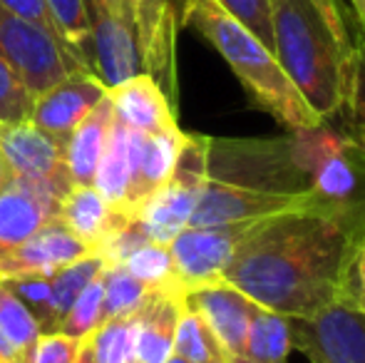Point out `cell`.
I'll return each instance as SVG.
<instances>
[{"mask_svg": "<svg viewBox=\"0 0 365 363\" xmlns=\"http://www.w3.org/2000/svg\"><path fill=\"white\" fill-rule=\"evenodd\" d=\"M365 232V212L318 204L266 217L224 269L221 281L291 319L343 301L351 252Z\"/></svg>", "mask_w": 365, "mask_h": 363, "instance_id": "1", "label": "cell"}, {"mask_svg": "<svg viewBox=\"0 0 365 363\" xmlns=\"http://www.w3.org/2000/svg\"><path fill=\"white\" fill-rule=\"evenodd\" d=\"M274 55L293 88L331 122L341 115L356 68V40L338 0H271Z\"/></svg>", "mask_w": 365, "mask_h": 363, "instance_id": "2", "label": "cell"}, {"mask_svg": "<svg viewBox=\"0 0 365 363\" xmlns=\"http://www.w3.org/2000/svg\"><path fill=\"white\" fill-rule=\"evenodd\" d=\"M182 25L194 28L217 50L244 85L249 100L259 110L269 112L281 127L303 132L323 122L298 95L276 55L249 28L231 18L217 0H184Z\"/></svg>", "mask_w": 365, "mask_h": 363, "instance_id": "3", "label": "cell"}, {"mask_svg": "<svg viewBox=\"0 0 365 363\" xmlns=\"http://www.w3.org/2000/svg\"><path fill=\"white\" fill-rule=\"evenodd\" d=\"M0 58L38 97L73 73L90 70L50 30L10 13L0 5ZM92 73V70H90Z\"/></svg>", "mask_w": 365, "mask_h": 363, "instance_id": "4", "label": "cell"}, {"mask_svg": "<svg viewBox=\"0 0 365 363\" xmlns=\"http://www.w3.org/2000/svg\"><path fill=\"white\" fill-rule=\"evenodd\" d=\"M207 150L209 137L187 135L172 177L137 212V222L145 229L149 242L169 244L182 229L189 227L207 180Z\"/></svg>", "mask_w": 365, "mask_h": 363, "instance_id": "5", "label": "cell"}, {"mask_svg": "<svg viewBox=\"0 0 365 363\" xmlns=\"http://www.w3.org/2000/svg\"><path fill=\"white\" fill-rule=\"evenodd\" d=\"M291 344L311 363H365V314L346 301L291 319Z\"/></svg>", "mask_w": 365, "mask_h": 363, "instance_id": "6", "label": "cell"}, {"mask_svg": "<svg viewBox=\"0 0 365 363\" xmlns=\"http://www.w3.org/2000/svg\"><path fill=\"white\" fill-rule=\"evenodd\" d=\"M259 222L219 224V227H187L169 242L174 267L184 289L192 291L199 286L221 281L224 269L231 264L246 239L259 229Z\"/></svg>", "mask_w": 365, "mask_h": 363, "instance_id": "7", "label": "cell"}, {"mask_svg": "<svg viewBox=\"0 0 365 363\" xmlns=\"http://www.w3.org/2000/svg\"><path fill=\"white\" fill-rule=\"evenodd\" d=\"M0 147L18 180L40 187L58 199V204L75 187L65 162V147L30 120L0 125Z\"/></svg>", "mask_w": 365, "mask_h": 363, "instance_id": "8", "label": "cell"}, {"mask_svg": "<svg viewBox=\"0 0 365 363\" xmlns=\"http://www.w3.org/2000/svg\"><path fill=\"white\" fill-rule=\"evenodd\" d=\"M184 0H132L145 73L177 107V33Z\"/></svg>", "mask_w": 365, "mask_h": 363, "instance_id": "9", "label": "cell"}, {"mask_svg": "<svg viewBox=\"0 0 365 363\" xmlns=\"http://www.w3.org/2000/svg\"><path fill=\"white\" fill-rule=\"evenodd\" d=\"M311 197H291V194H271L259 189H246L207 177L199 194V202L189 219V227H219L236 222H259L266 217L291 212V209L311 204Z\"/></svg>", "mask_w": 365, "mask_h": 363, "instance_id": "10", "label": "cell"}, {"mask_svg": "<svg viewBox=\"0 0 365 363\" xmlns=\"http://www.w3.org/2000/svg\"><path fill=\"white\" fill-rule=\"evenodd\" d=\"M87 8L92 30V73L107 85V90L145 73L135 23L112 13L105 0H87Z\"/></svg>", "mask_w": 365, "mask_h": 363, "instance_id": "11", "label": "cell"}, {"mask_svg": "<svg viewBox=\"0 0 365 363\" xmlns=\"http://www.w3.org/2000/svg\"><path fill=\"white\" fill-rule=\"evenodd\" d=\"M107 92H110L107 85L90 70L73 73L35 97L30 122L65 147L75 127L90 115V110Z\"/></svg>", "mask_w": 365, "mask_h": 363, "instance_id": "12", "label": "cell"}, {"mask_svg": "<svg viewBox=\"0 0 365 363\" xmlns=\"http://www.w3.org/2000/svg\"><path fill=\"white\" fill-rule=\"evenodd\" d=\"M184 304L207 321L231 361L244 356L249 324L259 309L254 299H249L244 291L226 284V281H214V284L187 291Z\"/></svg>", "mask_w": 365, "mask_h": 363, "instance_id": "13", "label": "cell"}, {"mask_svg": "<svg viewBox=\"0 0 365 363\" xmlns=\"http://www.w3.org/2000/svg\"><path fill=\"white\" fill-rule=\"evenodd\" d=\"M87 254L95 252L55 217L20 247L0 257V281L23 274H55Z\"/></svg>", "mask_w": 365, "mask_h": 363, "instance_id": "14", "label": "cell"}, {"mask_svg": "<svg viewBox=\"0 0 365 363\" xmlns=\"http://www.w3.org/2000/svg\"><path fill=\"white\" fill-rule=\"evenodd\" d=\"M55 217H58V199L35 184L15 177L8 189L0 192V257L20 247Z\"/></svg>", "mask_w": 365, "mask_h": 363, "instance_id": "15", "label": "cell"}, {"mask_svg": "<svg viewBox=\"0 0 365 363\" xmlns=\"http://www.w3.org/2000/svg\"><path fill=\"white\" fill-rule=\"evenodd\" d=\"M110 100L115 120L130 130L152 135L177 125V107L147 73L110 88Z\"/></svg>", "mask_w": 365, "mask_h": 363, "instance_id": "16", "label": "cell"}, {"mask_svg": "<svg viewBox=\"0 0 365 363\" xmlns=\"http://www.w3.org/2000/svg\"><path fill=\"white\" fill-rule=\"evenodd\" d=\"M142 135L125 127L122 122L115 120L110 132V140L102 152V160L97 165L95 182L92 187L117 209L130 217L132 214V184H135V170H137V155H140ZM137 219V217H135Z\"/></svg>", "mask_w": 365, "mask_h": 363, "instance_id": "17", "label": "cell"}, {"mask_svg": "<svg viewBox=\"0 0 365 363\" xmlns=\"http://www.w3.org/2000/svg\"><path fill=\"white\" fill-rule=\"evenodd\" d=\"M58 219L75 234L80 242H85L92 252H97L102 242L110 234L120 232L122 227L135 217L125 212H117L92 184H75L58 204Z\"/></svg>", "mask_w": 365, "mask_h": 363, "instance_id": "18", "label": "cell"}, {"mask_svg": "<svg viewBox=\"0 0 365 363\" xmlns=\"http://www.w3.org/2000/svg\"><path fill=\"white\" fill-rule=\"evenodd\" d=\"M184 142H187V132L179 130V125L167 127L162 132H152V135H142L135 184H132V214L135 217L142 209V204L172 177Z\"/></svg>", "mask_w": 365, "mask_h": 363, "instance_id": "19", "label": "cell"}, {"mask_svg": "<svg viewBox=\"0 0 365 363\" xmlns=\"http://www.w3.org/2000/svg\"><path fill=\"white\" fill-rule=\"evenodd\" d=\"M182 311L184 296L177 294H154L137 311L135 361L164 363L174 354V336Z\"/></svg>", "mask_w": 365, "mask_h": 363, "instance_id": "20", "label": "cell"}, {"mask_svg": "<svg viewBox=\"0 0 365 363\" xmlns=\"http://www.w3.org/2000/svg\"><path fill=\"white\" fill-rule=\"evenodd\" d=\"M112 125H115V112H112V100L107 92L92 107L90 115L75 127L68 145H65V162H68L70 177L75 184L95 182V172L107 147V140H110Z\"/></svg>", "mask_w": 365, "mask_h": 363, "instance_id": "21", "label": "cell"}, {"mask_svg": "<svg viewBox=\"0 0 365 363\" xmlns=\"http://www.w3.org/2000/svg\"><path fill=\"white\" fill-rule=\"evenodd\" d=\"M291 349V316L259 306L249 324L244 356L254 363H286Z\"/></svg>", "mask_w": 365, "mask_h": 363, "instance_id": "22", "label": "cell"}, {"mask_svg": "<svg viewBox=\"0 0 365 363\" xmlns=\"http://www.w3.org/2000/svg\"><path fill=\"white\" fill-rule=\"evenodd\" d=\"M122 267L135 276V279H140L149 291L187 296V289H184L182 279L177 274V267H174V257L169 252V244L147 242L135 254H130Z\"/></svg>", "mask_w": 365, "mask_h": 363, "instance_id": "23", "label": "cell"}, {"mask_svg": "<svg viewBox=\"0 0 365 363\" xmlns=\"http://www.w3.org/2000/svg\"><path fill=\"white\" fill-rule=\"evenodd\" d=\"M174 354L187 359L189 363H231L217 334L187 304H184V311L179 316L177 336H174Z\"/></svg>", "mask_w": 365, "mask_h": 363, "instance_id": "24", "label": "cell"}, {"mask_svg": "<svg viewBox=\"0 0 365 363\" xmlns=\"http://www.w3.org/2000/svg\"><path fill=\"white\" fill-rule=\"evenodd\" d=\"M105 269L97 254H87V257L77 259V262L68 264V267L58 269L53 274V304H50V334H55L60 326V321L65 319V314L70 311V306L75 304V299L80 296V291L95 279L97 274Z\"/></svg>", "mask_w": 365, "mask_h": 363, "instance_id": "25", "label": "cell"}, {"mask_svg": "<svg viewBox=\"0 0 365 363\" xmlns=\"http://www.w3.org/2000/svg\"><path fill=\"white\" fill-rule=\"evenodd\" d=\"M63 43L92 70V30L87 0H45Z\"/></svg>", "mask_w": 365, "mask_h": 363, "instance_id": "26", "label": "cell"}, {"mask_svg": "<svg viewBox=\"0 0 365 363\" xmlns=\"http://www.w3.org/2000/svg\"><path fill=\"white\" fill-rule=\"evenodd\" d=\"M102 319L137 314L142 306L152 299L157 291H149L140 279H135L125 267H105L102 269Z\"/></svg>", "mask_w": 365, "mask_h": 363, "instance_id": "27", "label": "cell"}, {"mask_svg": "<svg viewBox=\"0 0 365 363\" xmlns=\"http://www.w3.org/2000/svg\"><path fill=\"white\" fill-rule=\"evenodd\" d=\"M137 314L107 319L90 334L92 354L97 363H132L135 361Z\"/></svg>", "mask_w": 365, "mask_h": 363, "instance_id": "28", "label": "cell"}, {"mask_svg": "<svg viewBox=\"0 0 365 363\" xmlns=\"http://www.w3.org/2000/svg\"><path fill=\"white\" fill-rule=\"evenodd\" d=\"M0 334L18 349L25 363H33L35 344L40 339V329L33 314L0 284Z\"/></svg>", "mask_w": 365, "mask_h": 363, "instance_id": "29", "label": "cell"}, {"mask_svg": "<svg viewBox=\"0 0 365 363\" xmlns=\"http://www.w3.org/2000/svg\"><path fill=\"white\" fill-rule=\"evenodd\" d=\"M0 284L33 314L40 334H50V304H53V274H23L3 279Z\"/></svg>", "mask_w": 365, "mask_h": 363, "instance_id": "30", "label": "cell"}, {"mask_svg": "<svg viewBox=\"0 0 365 363\" xmlns=\"http://www.w3.org/2000/svg\"><path fill=\"white\" fill-rule=\"evenodd\" d=\"M102 299H105V289H102V272L80 291V296L75 299V304L70 306V311L65 314V319L60 321L58 331L73 339H85L90 336L97 326L102 324Z\"/></svg>", "mask_w": 365, "mask_h": 363, "instance_id": "31", "label": "cell"}, {"mask_svg": "<svg viewBox=\"0 0 365 363\" xmlns=\"http://www.w3.org/2000/svg\"><path fill=\"white\" fill-rule=\"evenodd\" d=\"M35 97L23 85V80L13 73L8 63L0 58V125L30 120Z\"/></svg>", "mask_w": 365, "mask_h": 363, "instance_id": "32", "label": "cell"}, {"mask_svg": "<svg viewBox=\"0 0 365 363\" xmlns=\"http://www.w3.org/2000/svg\"><path fill=\"white\" fill-rule=\"evenodd\" d=\"M343 112H348V137L356 140L365 150V35L363 33L356 40V68H353V83Z\"/></svg>", "mask_w": 365, "mask_h": 363, "instance_id": "33", "label": "cell"}, {"mask_svg": "<svg viewBox=\"0 0 365 363\" xmlns=\"http://www.w3.org/2000/svg\"><path fill=\"white\" fill-rule=\"evenodd\" d=\"M221 8L249 28L266 48L274 53V33H271V0H217Z\"/></svg>", "mask_w": 365, "mask_h": 363, "instance_id": "34", "label": "cell"}, {"mask_svg": "<svg viewBox=\"0 0 365 363\" xmlns=\"http://www.w3.org/2000/svg\"><path fill=\"white\" fill-rule=\"evenodd\" d=\"M147 242H149V237L145 234V229L140 227L137 219H132L120 232L110 234V237L97 247L95 254L105 262V267H122V264L127 262V257L135 254L140 247H145Z\"/></svg>", "mask_w": 365, "mask_h": 363, "instance_id": "35", "label": "cell"}, {"mask_svg": "<svg viewBox=\"0 0 365 363\" xmlns=\"http://www.w3.org/2000/svg\"><path fill=\"white\" fill-rule=\"evenodd\" d=\"M343 301L365 314V232L358 237L351 259H348L346 279H343Z\"/></svg>", "mask_w": 365, "mask_h": 363, "instance_id": "36", "label": "cell"}, {"mask_svg": "<svg viewBox=\"0 0 365 363\" xmlns=\"http://www.w3.org/2000/svg\"><path fill=\"white\" fill-rule=\"evenodd\" d=\"M82 346V339H73L60 331L55 334H40L35 344L33 363H75L77 351Z\"/></svg>", "mask_w": 365, "mask_h": 363, "instance_id": "37", "label": "cell"}, {"mask_svg": "<svg viewBox=\"0 0 365 363\" xmlns=\"http://www.w3.org/2000/svg\"><path fill=\"white\" fill-rule=\"evenodd\" d=\"M0 5H3L5 10H10V13L20 15V18L40 25V28L50 30V33L60 38L58 28H55V20H53V15H50L48 5H45V0H0Z\"/></svg>", "mask_w": 365, "mask_h": 363, "instance_id": "38", "label": "cell"}, {"mask_svg": "<svg viewBox=\"0 0 365 363\" xmlns=\"http://www.w3.org/2000/svg\"><path fill=\"white\" fill-rule=\"evenodd\" d=\"M105 3L112 13H117L120 18L132 20V23H135V15H132V0H105Z\"/></svg>", "mask_w": 365, "mask_h": 363, "instance_id": "39", "label": "cell"}, {"mask_svg": "<svg viewBox=\"0 0 365 363\" xmlns=\"http://www.w3.org/2000/svg\"><path fill=\"white\" fill-rule=\"evenodd\" d=\"M13 180H15V175H13V170H10L8 160H5L3 147H0V192H5V189L13 184Z\"/></svg>", "mask_w": 365, "mask_h": 363, "instance_id": "40", "label": "cell"}, {"mask_svg": "<svg viewBox=\"0 0 365 363\" xmlns=\"http://www.w3.org/2000/svg\"><path fill=\"white\" fill-rule=\"evenodd\" d=\"M75 363H97V361H95V354H92L90 336H85V339H82V346H80V351H77Z\"/></svg>", "mask_w": 365, "mask_h": 363, "instance_id": "41", "label": "cell"}, {"mask_svg": "<svg viewBox=\"0 0 365 363\" xmlns=\"http://www.w3.org/2000/svg\"><path fill=\"white\" fill-rule=\"evenodd\" d=\"M353 5V13L358 18V25H361V33L365 35V0H351Z\"/></svg>", "mask_w": 365, "mask_h": 363, "instance_id": "42", "label": "cell"}, {"mask_svg": "<svg viewBox=\"0 0 365 363\" xmlns=\"http://www.w3.org/2000/svg\"><path fill=\"white\" fill-rule=\"evenodd\" d=\"M164 363H189V361H187V359H182V356H177V354H172Z\"/></svg>", "mask_w": 365, "mask_h": 363, "instance_id": "43", "label": "cell"}, {"mask_svg": "<svg viewBox=\"0 0 365 363\" xmlns=\"http://www.w3.org/2000/svg\"><path fill=\"white\" fill-rule=\"evenodd\" d=\"M0 363H10V361H5V359H0Z\"/></svg>", "mask_w": 365, "mask_h": 363, "instance_id": "44", "label": "cell"}, {"mask_svg": "<svg viewBox=\"0 0 365 363\" xmlns=\"http://www.w3.org/2000/svg\"><path fill=\"white\" fill-rule=\"evenodd\" d=\"M132 363H140V361H132Z\"/></svg>", "mask_w": 365, "mask_h": 363, "instance_id": "45", "label": "cell"}]
</instances>
